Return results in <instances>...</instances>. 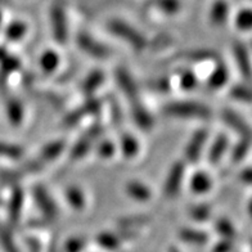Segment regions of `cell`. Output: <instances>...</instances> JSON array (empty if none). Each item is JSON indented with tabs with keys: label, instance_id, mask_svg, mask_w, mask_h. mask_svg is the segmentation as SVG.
<instances>
[{
	"label": "cell",
	"instance_id": "obj_1",
	"mask_svg": "<svg viewBox=\"0 0 252 252\" xmlns=\"http://www.w3.org/2000/svg\"><path fill=\"white\" fill-rule=\"evenodd\" d=\"M167 117L178 120H209L211 110L203 103L194 100H175L166 103L162 108Z\"/></svg>",
	"mask_w": 252,
	"mask_h": 252
},
{
	"label": "cell",
	"instance_id": "obj_2",
	"mask_svg": "<svg viewBox=\"0 0 252 252\" xmlns=\"http://www.w3.org/2000/svg\"><path fill=\"white\" fill-rule=\"evenodd\" d=\"M107 27L113 36L123 40L124 43L127 44L135 52H143L148 48L150 40L147 39L146 35L142 31L138 30L136 27H134L133 25L127 24L123 20H119V18H115L107 24Z\"/></svg>",
	"mask_w": 252,
	"mask_h": 252
},
{
	"label": "cell",
	"instance_id": "obj_3",
	"mask_svg": "<svg viewBox=\"0 0 252 252\" xmlns=\"http://www.w3.org/2000/svg\"><path fill=\"white\" fill-rule=\"evenodd\" d=\"M50 27L54 40L61 45H64L68 37V21L66 5L61 0L54 1L50 7Z\"/></svg>",
	"mask_w": 252,
	"mask_h": 252
},
{
	"label": "cell",
	"instance_id": "obj_4",
	"mask_svg": "<svg viewBox=\"0 0 252 252\" xmlns=\"http://www.w3.org/2000/svg\"><path fill=\"white\" fill-rule=\"evenodd\" d=\"M76 45L81 52L95 60H107L111 57V49L106 44L92 36L89 32L80 31L76 35Z\"/></svg>",
	"mask_w": 252,
	"mask_h": 252
},
{
	"label": "cell",
	"instance_id": "obj_5",
	"mask_svg": "<svg viewBox=\"0 0 252 252\" xmlns=\"http://www.w3.org/2000/svg\"><path fill=\"white\" fill-rule=\"evenodd\" d=\"M186 178V163L183 161H176L170 167L169 173L166 175L165 184H163V194L167 198L174 197L180 192L183 183Z\"/></svg>",
	"mask_w": 252,
	"mask_h": 252
},
{
	"label": "cell",
	"instance_id": "obj_6",
	"mask_svg": "<svg viewBox=\"0 0 252 252\" xmlns=\"http://www.w3.org/2000/svg\"><path fill=\"white\" fill-rule=\"evenodd\" d=\"M33 199H35V203L39 206L41 214L47 219L53 220L58 216V207H57L56 201L43 186L35 187V189H33Z\"/></svg>",
	"mask_w": 252,
	"mask_h": 252
},
{
	"label": "cell",
	"instance_id": "obj_7",
	"mask_svg": "<svg viewBox=\"0 0 252 252\" xmlns=\"http://www.w3.org/2000/svg\"><path fill=\"white\" fill-rule=\"evenodd\" d=\"M207 138H209V131L206 129H199L193 134L184 151V156L188 162L196 163L201 158L203 148L207 143Z\"/></svg>",
	"mask_w": 252,
	"mask_h": 252
},
{
	"label": "cell",
	"instance_id": "obj_8",
	"mask_svg": "<svg viewBox=\"0 0 252 252\" xmlns=\"http://www.w3.org/2000/svg\"><path fill=\"white\" fill-rule=\"evenodd\" d=\"M98 135H100L99 126L90 127L87 133L84 134V135H81V138H80V139L75 143V146L72 147V151H71L70 153L71 158L75 159V161L83 158V157L89 152L90 148L93 147V143L95 142Z\"/></svg>",
	"mask_w": 252,
	"mask_h": 252
},
{
	"label": "cell",
	"instance_id": "obj_9",
	"mask_svg": "<svg viewBox=\"0 0 252 252\" xmlns=\"http://www.w3.org/2000/svg\"><path fill=\"white\" fill-rule=\"evenodd\" d=\"M116 81L121 92L127 99L131 100L133 103L138 102V87H136L135 80L133 79L129 71L126 68H117Z\"/></svg>",
	"mask_w": 252,
	"mask_h": 252
},
{
	"label": "cell",
	"instance_id": "obj_10",
	"mask_svg": "<svg viewBox=\"0 0 252 252\" xmlns=\"http://www.w3.org/2000/svg\"><path fill=\"white\" fill-rule=\"evenodd\" d=\"M233 52H234V58H236L237 66L238 70L242 75L243 79L247 83L252 81V66H251V60H250L249 52L242 45V43H236L233 47Z\"/></svg>",
	"mask_w": 252,
	"mask_h": 252
},
{
	"label": "cell",
	"instance_id": "obj_11",
	"mask_svg": "<svg viewBox=\"0 0 252 252\" xmlns=\"http://www.w3.org/2000/svg\"><path fill=\"white\" fill-rule=\"evenodd\" d=\"M126 194L136 202L146 203L152 199V190L150 187L139 180H130L125 186Z\"/></svg>",
	"mask_w": 252,
	"mask_h": 252
},
{
	"label": "cell",
	"instance_id": "obj_12",
	"mask_svg": "<svg viewBox=\"0 0 252 252\" xmlns=\"http://www.w3.org/2000/svg\"><path fill=\"white\" fill-rule=\"evenodd\" d=\"M131 115H133L134 123L142 130H151L153 127V124H155L153 116L150 113V111L144 107V104L142 102H139V100L133 103V106H131Z\"/></svg>",
	"mask_w": 252,
	"mask_h": 252
},
{
	"label": "cell",
	"instance_id": "obj_13",
	"mask_svg": "<svg viewBox=\"0 0 252 252\" xmlns=\"http://www.w3.org/2000/svg\"><path fill=\"white\" fill-rule=\"evenodd\" d=\"M213 188V179L205 171H197L190 176L189 180V189L196 194H206Z\"/></svg>",
	"mask_w": 252,
	"mask_h": 252
},
{
	"label": "cell",
	"instance_id": "obj_14",
	"mask_svg": "<svg viewBox=\"0 0 252 252\" xmlns=\"http://www.w3.org/2000/svg\"><path fill=\"white\" fill-rule=\"evenodd\" d=\"M64 150H66V140H52L48 144H45L43 147V150L40 151L39 159L37 161L39 162H50V161H54V159L58 158L62 155Z\"/></svg>",
	"mask_w": 252,
	"mask_h": 252
},
{
	"label": "cell",
	"instance_id": "obj_15",
	"mask_svg": "<svg viewBox=\"0 0 252 252\" xmlns=\"http://www.w3.org/2000/svg\"><path fill=\"white\" fill-rule=\"evenodd\" d=\"M222 119H224V121H225L232 129H234L237 133L241 134L242 138H247V139L251 138V129H250L249 125L245 123V120H242L239 117L238 113H236L234 111L225 110L222 112Z\"/></svg>",
	"mask_w": 252,
	"mask_h": 252
},
{
	"label": "cell",
	"instance_id": "obj_16",
	"mask_svg": "<svg viewBox=\"0 0 252 252\" xmlns=\"http://www.w3.org/2000/svg\"><path fill=\"white\" fill-rule=\"evenodd\" d=\"M64 198H66V202L76 211H83L87 207V197L80 187H67L66 190H64Z\"/></svg>",
	"mask_w": 252,
	"mask_h": 252
},
{
	"label": "cell",
	"instance_id": "obj_17",
	"mask_svg": "<svg viewBox=\"0 0 252 252\" xmlns=\"http://www.w3.org/2000/svg\"><path fill=\"white\" fill-rule=\"evenodd\" d=\"M229 17V5L225 0H216L210 9L209 20L213 26H222Z\"/></svg>",
	"mask_w": 252,
	"mask_h": 252
},
{
	"label": "cell",
	"instance_id": "obj_18",
	"mask_svg": "<svg viewBox=\"0 0 252 252\" xmlns=\"http://www.w3.org/2000/svg\"><path fill=\"white\" fill-rule=\"evenodd\" d=\"M22 209H24V192L22 189L17 188L14 189L12 196H10L9 201V221L16 225L18 224L21 219V214H22Z\"/></svg>",
	"mask_w": 252,
	"mask_h": 252
},
{
	"label": "cell",
	"instance_id": "obj_19",
	"mask_svg": "<svg viewBox=\"0 0 252 252\" xmlns=\"http://www.w3.org/2000/svg\"><path fill=\"white\" fill-rule=\"evenodd\" d=\"M120 150H121V153L125 158H135L140 152L139 140L131 134H124L120 139Z\"/></svg>",
	"mask_w": 252,
	"mask_h": 252
},
{
	"label": "cell",
	"instance_id": "obj_20",
	"mask_svg": "<svg viewBox=\"0 0 252 252\" xmlns=\"http://www.w3.org/2000/svg\"><path fill=\"white\" fill-rule=\"evenodd\" d=\"M229 147V140L225 135H219L214 140V143L211 144L209 150V162L210 163H218L220 162V159L222 158V156L225 155V152L228 151Z\"/></svg>",
	"mask_w": 252,
	"mask_h": 252
},
{
	"label": "cell",
	"instance_id": "obj_21",
	"mask_svg": "<svg viewBox=\"0 0 252 252\" xmlns=\"http://www.w3.org/2000/svg\"><path fill=\"white\" fill-rule=\"evenodd\" d=\"M39 62L40 68L43 70V72L47 73V75H50V73L56 72V71L58 70V67H60V54L57 53V52H54V50L48 49L41 54Z\"/></svg>",
	"mask_w": 252,
	"mask_h": 252
},
{
	"label": "cell",
	"instance_id": "obj_22",
	"mask_svg": "<svg viewBox=\"0 0 252 252\" xmlns=\"http://www.w3.org/2000/svg\"><path fill=\"white\" fill-rule=\"evenodd\" d=\"M148 5L161 12L159 14H166V16H174L179 13L182 9L180 0H150Z\"/></svg>",
	"mask_w": 252,
	"mask_h": 252
},
{
	"label": "cell",
	"instance_id": "obj_23",
	"mask_svg": "<svg viewBox=\"0 0 252 252\" xmlns=\"http://www.w3.org/2000/svg\"><path fill=\"white\" fill-rule=\"evenodd\" d=\"M229 79V73L226 67L224 64H218L213 70L211 75L209 76V80H207V87L213 90L221 89L224 85L226 84Z\"/></svg>",
	"mask_w": 252,
	"mask_h": 252
},
{
	"label": "cell",
	"instance_id": "obj_24",
	"mask_svg": "<svg viewBox=\"0 0 252 252\" xmlns=\"http://www.w3.org/2000/svg\"><path fill=\"white\" fill-rule=\"evenodd\" d=\"M179 237L183 242L192 243V245H205L209 241V236L205 232L190 228L182 229L179 233Z\"/></svg>",
	"mask_w": 252,
	"mask_h": 252
},
{
	"label": "cell",
	"instance_id": "obj_25",
	"mask_svg": "<svg viewBox=\"0 0 252 252\" xmlns=\"http://www.w3.org/2000/svg\"><path fill=\"white\" fill-rule=\"evenodd\" d=\"M104 81V73L102 71H93L92 73H89V76L83 81V85H81V89L87 95H92L94 92L98 90V88H100V85Z\"/></svg>",
	"mask_w": 252,
	"mask_h": 252
},
{
	"label": "cell",
	"instance_id": "obj_26",
	"mask_svg": "<svg viewBox=\"0 0 252 252\" xmlns=\"http://www.w3.org/2000/svg\"><path fill=\"white\" fill-rule=\"evenodd\" d=\"M121 242H123L121 237L112 232H103L96 236V243L103 249L110 250V251L119 249L121 246Z\"/></svg>",
	"mask_w": 252,
	"mask_h": 252
},
{
	"label": "cell",
	"instance_id": "obj_27",
	"mask_svg": "<svg viewBox=\"0 0 252 252\" xmlns=\"http://www.w3.org/2000/svg\"><path fill=\"white\" fill-rule=\"evenodd\" d=\"M8 113V119L13 125H20L24 120V107L21 104L20 100L17 99H9L7 102V107H5Z\"/></svg>",
	"mask_w": 252,
	"mask_h": 252
},
{
	"label": "cell",
	"instance_id": "obj_28",
	"mask_svg": "<svg viewBox=\"0 0 252 252\" xmlns=\"http://www.w3.org/2000/svg\"><path fill=\"white\" fill-rule=\"evenodd\" d=\"M0 156L4 158L20 159L24 156V148L18 144L0 142Z\"/></svg>",
	"mask_w": 252,
	"mask_h": 252
},
{
	"label": "cell",
	"instance_id": "obj_29",
	"mask_svg": "<svg viewBox=\"0 0 252 252\" xmlns=\"http://www.w3.org/2000/svg\"><path fill=\"white\" fill-rule=\"evenodd\" d=\"M27 29L29 27H27L25 22H13V24L8 26L7 31H5V36L9 40H12V41L21 40L26 35Z\"/></svg>",
	"mask_w": 252,
	"mask_h": 252
},
{
	"label": "cell",
	"instance_id": "obj_30",
	"mask_svg": "<svg viewBox=\"0 0 252 252\" xmlns=\"http://www.w3.org/2000/svg\"><path fill=\"white\" fill-rule=\"evenodd\" d=\"M236 26L241 31L252 30V9L239 10L236 16Z\"/></svg>",
	"mask_w": 252,
	"mask_h": 252
},
{
	"label": "cell",
	"instance_id": "obj_31",
	"mask_svg": "<svg viewBox=\"0 0 252 252\" xmlns=\"http://www.w3.org/2000/svg\"><path fill=\"white\" fill-rule=\"evenodd\" d=\"M179 85L183 90H193L197 87V76L190 70H182L179 73Z\"/></svg>",
	"mask_w": 252,
	"mask_h": 252
},
{
	"label": "cell",
	"instance_id": "obj_32",
	"mask_svg": "<svg viewBox=\"0 0 252 252\" xmlns=\"http://www.w3.org/2000/svg\"><path fill=\"white\" fill-rule=\"evenodd\" d=\"M249 150H250V139L243 138V139L239 143H237L236 147L233 148L232 158H230L232 159V162L234 163L241 162V161L246 157V155L249 153Z\"/></svg>",
	"mask_w": 252,
	"mask_h": 252
},
{
	"label": "cell",
	"instance_id": "obj_33",
	"mask_svg": "<svg viewBox=\"0 0 252 252\" xmlns=\"http://www.w3.org/2000/svg\"><path fill=\"white\" fill-rule=\"evenodd\" d=\"M0 245L3 246L5 252H18L16 249V245H14L13 237L3 224H0Z\"/></svg>",
	"mask_w": 252,
	"mask_h": 252
},
{
	"label": "cell",
	"instance_id": "obj_34",
	"mask_svg": "<svg viewBox=\"0 0 252 252\" xmlns=\"http://www.w3.org/2000/svg\"><path fill=\"white\" fill-rule=\"evenodd\" d=\"M232 98L241 102H252V90L246 85H236L230 90Z\"/></svg>",
	"mask_w": 252,
	"mask_h": 252
},
{
	"label": "cell",
	"instance_id": "obj_35",
	"mask_svg": "<svg viewBox=\"0 0 252 252\" xmlns=\"http://www.w3.org/2000/svg\"><path fill=\"white\" fill-rule=\"evenodd\" d=\"M210 207L205 203H199V205L192 206L190 210H189V215L190 218H193L197 221H205V220L209 219L210 216Z\"/></svg>",
	"mask_w": 252,
	"mask_h": 252
},
{
	"label": "cell",
	"instance_id": "obj_36",
	"mask_svg": "<svg viewBox=\"0 0 252 252\" xmlns=\"http://www.w3.org/2000/svg\"><path fill=\"white\" fill-rule=\"evenodd\" d=\"M216 230L221 234L224 238L232 239L233 237L236 236V230H234V226L232 225V222L226 219H221L216 222Z\"/></svg>",
	"mask_w": 252,
	"mask_h": 252
},
{
	"label": "cell",
	"instance_id": "obj_37",
	"mask_svg": "<svg viewBox=\"0 0 252 252\" xmlns=\"http://www.w3.org/2000/svg\"><path fill=\"white\" fill-rule=\"evenodd\" d=\"M96 152L102 158H111L116 152V147L111 140H102L96 147Z\"/></svg>",
	"mask_w": 252,
	"mask_h": 252
},
{
	"label": "cell",
	"instance_id": "obj_38",
	"mask_svg": "<svg viewBox=\"0 0 252 252\" xmlns=\"http://www.w3.org/2000/svg\"><path fill=\"white\" fill-rule=\"evenodd\" d=\"M85 247L83 238H70L64 245V252H81Z\"/></svg>",
	"mask_w": 252,
	"mask_h": 252
},
{
	"label": "cell",
	"instance_id": "obj_39",
	"mask_svg": "<svg viewBox=\"0 0 252 252\" xmlns=\"http://www.w3.org/2000/svg\"><path fill=\"white\" fill-rule=\"evenodd\" d=\"M150 87L152 88V89L157 90V92L165 93V92H167V90L170 89V83L166 77H159V79H157L152 85H150Z\"/></svg>",
	"mask_w": 252,
	"mask_h": 252
},
{
	"label": "cell",
	"instance_id": "obj_40",
	"mask_svg": "<svg viewBox=\"0 0 252 252\" xmlns=\"http://www.w3.org/2000/svg\"><path fill=\"white\" fill-rule=\"evenodd\" d=\"M232 250V242H230V239H224L219 245L215 246V249H214V252H229Z\"/></svg>",
	"mask_w": 252,
	"mask_h": 252
},
{
	"label": "cell",
	"instance_id": "obj_41",
	"mask_svg": "<svg viewBox=\"0 0 252 252\" xmlns=\"http://www.w3.org/2000/svg\"><path fill=\"white\" fill-rule=\"evenodd\" d=\"M241 180L247 184H252V169H246L241 173Z\"/></svg>",
	"mask_w": 252,
	"mask_h": 252
},
{
	"label": "cell",
	"instance_id": "obj_42",
	"mask_svg": "<svg viewBox=\"0 0 252 252\" xmlns=\"http://www.w3.org/2000/svg\"><path fill=\"white\" fill-rule=\"evenodd\" d=\"M8 4V0H0V5H5Z\"/></svg>",
	"mask_w": 252,
	"mask_h": 252
},
{
	"label": "cell",
	"instance_id": "obj_43",
	"mask_svg": "<svg viewBox=\"0 0 252 252\" xmlns=\"http://www.w3.org/2000/svg\"><path fill=\"white\" fill-rule=\"evenodd\" d=\"M169 252H179V251H178V250H176L175 247H173V249H170Z\"/></svg>",
	"mask_w": 252,
	"mask_h": 252
},
{
	"label": "cell",
	"instance_id": "obj_44",
	"mask_svg": "<svg viewBox=\"0 0 252 252\" xmlns=\"http://www.w3.org/2000/svg\"><path fill=\"white\" fill-rule=\"evenodd\" d=\"M250 214H251V216H252V201H251V203H250Z\"/></svg>",
	"mask_w": 252,
	"mask_h": 252
},
{
	"label": "cell",
	"instance_id": "obj_45",
	"mask_svg": "<svg viewBox=\"0 0 252 252\" xmlns=\"http://www.w3.org/2000/svg\"><path fill=\"white\" fill-rule=\"evenodd\" d=\"M0 20H1V14H0Z\"/></svg>",
	"mask_w": 252,
	"mask_h": 252
}]
</instances>
